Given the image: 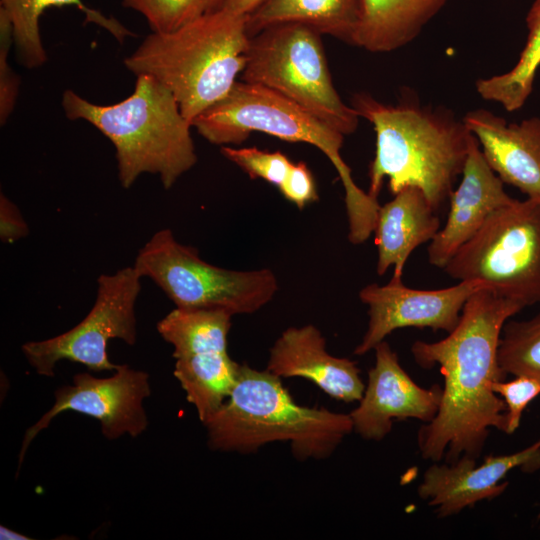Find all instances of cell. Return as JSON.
Instances as JSON below:
<instances>
[{"label": "cell", "instance_id": "6da1fadb", "mask_svg": "<svg viewBox=\"0 0 540 540\" xmlns=\"http://www.w3.org/2000/svg\"><path fill=\"white\" fill-rule=\"evenodd\" d=\"M523 309L481 289L469 297L447 337L413 343L414 360L423 368L439 366L444 378L438 412L418 432L422 458L438 462L445 456L447 463L463 455L477 459L490 429L506 433V406L493 389L506 379L498 347L504 324Z\"/></svg>", "mask_w": 540, "mask_h": 540}, {"label": "cell", "instance_id": "7a4b0ae2", "mask_svg": "<svg viewBox=\"0 0 540 540\" xmlns=\"http://www.w3.org/2000/svg\"><path fill=\"white\" fill-rule=\"evenodd\" d=\"M351 103L376 133L368 194L378 199L387 178L393 195L406 187L419 188L437 211L462 174L474 136L463 118L447 108L414 102L386 105L367 93H356Z\"/></svg>", "mask_w": 540, "mask_h": 540}, {"label": "cell", "instance_id": "3957f363", "mask_svg": "<svg viewBox=\"0 0 540 540\" xmlns=\"http://www.w3.org/2000/svg\"><path fill=\"white\" fill-rule=\"evenodd\" d=\"M249 43L247 16L219 9L174 31L152 32L124 65L166 87L192 126L229 94L245 68Z\"/></svg>", "mask_w": 540, "mask_h": 540}, {"label": "cell", "instance_id": "277c9868", "mask_svg": "<svg viewBox=\"0 0 540 540\" xmlns=\"http://www.w3.org/2000/svg\"><path fill=\"white\" fill-rule=\"evenodd\" d=\"M61 103L68 119L89 122L113 143L123 188L151 173L170 189L197 162L191 124L173 94L152 76L138 75L133 93L112 105L89 102L70 89Z\"/></svg>", "mask_w": 540, "mask_h": 540}, {"label": "cell", "instance_id": "5b68a950", "mask_svg": "<svg viewBox=\"0 0 540 540\" xmlns=\"http://www.w3.org/2000/svg\"><path fill=\"white\" fill-rule=\"evenodd\" d=\"M203 424L211 449L251 453L283 441L299 460L330 456L353 431L350 414L301 406L280 377L246 364H240L228 398Z\"/></svg>", "mask_w": 540, "mask_h": 540}, {"label": "cell", "instance_id": "8992f818", "mask_svg": "<svg viewBox=\"0 0 540 540\" xmlns=\"http://www.w3.org/2000/svg\"><path fill=\"white\" fill-rule=\"evenodd\" d=\"M192 126L207 141L222 146L239 144L251 132L315 146L332 163L344 187L349 241L362 244L373 233L380 205L355 184L341 155L345 136L284 96L262 85L237 81Z\"/></svg>", "mask_w": 540, "mask_h": 540}, {"label": "cell", "instance_id": "52a82bcc", "mask_svg": "<svg viewBox=\"0 0 540 540\" xmlns=\"http://www.w3.org/2000/svg\"><path fill=\"white\" fill-rule=\"evenodd\" d=\"M321 35L300 23L263 29L250 37L242 81L277 92L346 136L360 117L334 87Z\"/></svg>", "mask_w": 540, "mask_h": 540}, {"label": "cell", "instance_id": "ba28073f", "mask_svg": "<svg viewBox=\"0 0 540 540\" xmlns=\"http://www.w3.org/2000/svg\"><path fill=\"white\" fill-rule=\"evenodd\" d=\"M133 266L182 309L251 314L278 290L270 269L238 271L209 264L197 249L178 242L170 229L157 231L139 250Z\"/></svg>", "mask_w": 540, "mask_h": 540}, {"label": "cell", "instance_id": "9c48e42d", "mask_svg": "<svg viewBox=\"0 0 540 540\" xmlns=\"http://www.w3.org/2000/svg\"><path fill=\"white\" fill-rule=\"evenodd\" d=\"M477 280L524 308L540 303V203L526 198L494 211L443 268Z\"/></svg>", "mask_w": 540, "mask_h": 540}, {"label": "cell", "instance_id": "30bf717a", "mask_svg": "<svg viewBox=\"0 0 540 540\" xmlns=\"http://www.w3.org/2000/svg\"><path fill=\"white\" fill-rule=\"evenodd\" d=\"M142 278L134 266L100 275L94 305L81 322L55 337L22 345L29 364L39 375L48 377L54 376L61 360L80 363L92 371L115 370L118 365L109 360L107 344L115 338L135 344V305Z\"/></svg>", "mask_w": 540, "mask_h": 540}, {"label": "cell", "instance_id": "8fae6325", "mask_svg": "<svg viewBox=\"0 0 540 540\" xmlns=\"http://www.w3.org/2000/svg\"><path fill=\"white\" fill-rule=\"evenodd\" d=\"M230 313L175 308L157 323L173 348L174 376L204 423L230 395L240 364L227 351Z\"/></svg>", "mask_w": 540, "mask_h": 540}, {"label": "cell", "instance_id": "7c38bea8", "mask_svg": "<svg viewBox=\"0 0 540 540\" xmlns=\"http://www.w3.org/2000/svg\"><path fill=\"white\" fill-rule=\"evenodd\" d=\"M149 375L128 365H118L114 375L97 378L89 373L74 375L73 384L55 392V403L25 433L19 453L21 465L28 446L64 411H76L97 419L107 439L124 434L140 435L148 426L143 400L150 395Z\"/></svg>", "mask_w": 540, "mask_h": 540}, {"label": "cell", "instance_id": "4fadbf2b", "mask_svg": "<svg viewBox=\"0 0 540 540\" xmlns=\"http://www.w3.org/2000/svg\"><path fill=\"white\" fill-rule=\"evenodd\" d=\"M481 289L487 287L477 280H463L437 290L412 289L395 279L386 285H366L360 290L359 298L368 306L369 322L354 354H366L396 329L415 327L452 332L469 297Z\"/></svg>", "mask_w": 540, "mask_h": 540}, {"label": "cell", "instance_id": "5bb4252c", "mask_svg": "<svg viewBox=\"0 0 540 540\" xmlns=\"http://www.w3.org/2000/svg\"><path fill=\"white\" fill-rule=\"evenodd\" d=\"M375 350V364L359 405L350 413L362 438L380 441L392 429L394 420L417 419L428 423L436 416L442 397L438 385L426 389L412 380L397 354L384 340Z\"/></svg>", "mask_w": 540, "mask_h": 540}, {"label": "cell", "instance_id": "9a60e30c", "mask_svg": "<svg viewBox=\"0 0 540 540\" xmlns=\"http://www.w3.org/2000/svg\"><path fill=\"white\" fill-rule=\"evenodd\" d=\"M515 468L525 472L540 468V439L512 454L490 455L479 465L468 455L452 463L434 462L425 471L418 493L436 508L439 517H448L502 494L508 486L502 480Z\"/></svg>", "mask_w": 540, "mask_h": 540}, {"label": "cell", "instance_id": "2e32d148", "mask_svg": "<svg viewBox=\"0 0 540 540\" xmlns=\"http://www.w3.org/2000/svg\"><path fill=\"white\" fill-rule=\"evenodd\" d=\"M461 175L459 185L449 196L447 220L427 249L428 262L441 269L476 235L494 211L515 200L486 162L475 136Z\"/></svg>", "mask_w": 540, "mask_h": 540}, {"label": "cell", "instance_id": "e0dca14e", "mask_svg": "<svg viewBox=\"0 0 540 540\" xmlns=\"http://www.w3.org/2000/svg\"><path fill=\"white\" fill-rule=\"evenodd\" d=\"M463 121L503 183L540 203V118L508 123L488 110L476 109L469 111Z\"/></svg>", "mask_w": 540, "mask_h": 540}, {"label": "cell", "instance_id": "ac0fdd59", "mask_svg": "<svg viewBox=\"0 0 540 540\" xmlns=\"http://www.w3.org/2000/svg\"><path fill=\"white\" fill-rule=\"evenodd\" d=\"M278 377L310 380L326 394L340 401H360L365 385L360 369L348 358L332 356L315 326L286 329L270 349L267 368Z\"/></svg>", "mask_w": 540, "mask_h": 540}, {"label": "cell", "instance_id": "d6986e66", "mask_svg": "<svg viewBox=\"0 0 540 540\" xmlns=\"http://www.w3.org/2000/svg\"><path fill=\"white\" fill-rule=\"evenodd\" d=\"M441 222L425 194L416 187H406L380 206L374 227L378 275L393 266L392 279L402 280L404 266L411 253L431 241Z\"/></svg>", "mask_w": 540, "mask_h": 540}, {"label": "cell", "instance_id": "ffe728a7", "mask_svg": "<svg viewBox=\"0 0 540 540\" xmlns=\"http://www.w3.org/2000/svg\"><path fill=\"white\" fill-rule=\"evenodd\" d=\"M354 45L373 53L412 42L449 0H361Z\"/></svg>", "mask_w": 540, "mask_h": 540}, {"label": "cell", "instance_id": "44dd1931", "mask_svg": "<svg viewBox=\"0 0 540 540\" xmlns=\"http://www.w3.org/2000/svg\"><path fill=\"white\" fill-rule=\"evenodd\" d=\"M361 12V0H264L247 15V32L253 37L272 25L300 23L354 45Z\"/></svg>", "mask_w": 540, "mask_h": 540}, {"label": "cell", "instance_id": "7402d4cb", "mask_svg": "<svg viewBox=\"0 0 540 540\" xmlns=\"http://www.w3.org/2000/svg\"><path fill=\"white\" fill-rule=\"evenodd\" d=\"M73 6L85 17V23L96 24L116 40L123 43L134 33L123 26L114 17H107L101 11L87 6L82 0H0L13 26L14 44L20 62L29 69L38 68L47 61V54L42 44L39 20L43 12L50 7Z\"/></svg>", "mask_w": 540, "mask_h": 540}, {"label": "cell", "instance_id": "603a6c76", "mask_svg": "<svg viewBox=\"0 0 540 540\" xmlns=\"http://www.w3.org/2000/svg\"><path fill=\"white\" fill-rule=\"evenodd\" d=\"M527 40L517 63L508 72L476 81L477 93L497 102L508 112L523 107L533 90L540 66V0H534L527 15Z\"/></svg>", "mask_w": 540, "mask_h": 540}, {"label": "cell", "instance_id": "cb8c5ba5", "mask_svg": "<svg viewBox=\"0 0 540 540\" xmlns=\"http://www.w3.org/2000/svg\"><path fill=\"white\" fill-rule=\"evenodd\" d=\"M498 363L506 376L526 375L540 381V311L529 319L504 324Z\"/></svg>", "mask_w": 540, "mask_h": 540}, {"label": "cell", "instance_id": "d4e9b609", "mask_svg": "<svg viewBox=\"0 0 540 540\" xmlns=\"http://www.w3.org/2000/svg\"><path fill=\"white\" fill-rule=\"evenodd\" d=\"M224 0H121L140 13L152 32H171L222 8Z\"/></svg>", "mask_w": 540, "mask_h": 540}, {"label": "cell", "instance_id": "484cf974", "mask_svg": "<svg viewBox=\"0 0 540 540\" xmlns=\"http://www.w3.org/2000/svg\"><path fill=\"white\" fill-rule=\"evenodd\" d=\"M220 152L245 171L251 179L260 178L277 187L281 185L292 165L288 157L279 151L222 146Z\"/></svg>", "mask_w": 540, "mask_h": 540}, {"label": "cell", "instance_id": "4316f807", "mask_svg": "<svg viewBox=\"0 0 540 540\" xmlns=\"http://www.w3.org/2000/svg\"><path fill=\"white\" fill-rule=\"evenodd\" d=\"M493 389L505 403L506 434H512L520 426L524 410L540 395V381L530 376L518 375L509 381H497Z\"/></svg>", "mask_w": 540, "mask_h": 540}, {"label": "cell", "instance_id": "83f0119b", "mask_svg": "<svg viewBox=\"0 0 540 540\" xmlns=\"http://www.w3.org/2000/svg\"><path fill=\"white\" fill-rule=\"evenodd\" d=\"M14 43L13 26L6 11L0 7V123L4 125L12 113L19 94L20 79L8 64V54Z\"/></svg>", "mask_w": 540, "mask_h": 540}, {"label": "cell", "instance_id": "f1b7e54d", "mask_svg": "<svg viewBox=\"0 0 540 540\" xmlns=\"http://www.w3.org/2000/svg\"><path fill=\"white\" fill-rule=\"evenodd\" d=\"M278 188L282 195L299 209L318 199L313 175L304 162L292 163Z\"/></svg>", "mask_w": 540, "mask_h": 540}, {"label": "cell", "instance_id": "f546056e", "mask_svg": "<svg viewBox=\"0 0 540 540\" xmlns=\"http://www.w3.org/2000/svg\"><path fill=\"white\" fill-rule=\"evenodd\" d=\"M29 228L16 205L3 193L0 196V238L11 243L26 237Z\"/></svg>", "mask_w": 540, "mask_h": 540}, {"label": "cell", "instance_id": "4dcf8cb0", "mask_svg": "<svg viewBox=\"0 0 540 540\" xmlns=\"http://www.w3.org/2000/svg\"><path fill=\"white\" fill-rule=\"evenodd\" d=\"M264 0H224L222 8L234 13L247 16Z\"/></svg>", "mask_w": 540, "mask_h": 540}, {"label": "cell", "instance_id": "1f68e13d", "mask_svg": "<svg viewBox=\"0 0 540 540\" xmlns=\"http://www.w3.org/2000/svg\"><path fill=\"white\" fill-rule=\"evenodd\" d=\"M0 538L1 539H9V540H22V539H30L29 537L22 535L20 533H17L7 527L1 526L0 527Z\"/></svg>", "mask_w": 540, "mask_h": 540}, {"label": "cell", "instance_id": "d6a6232c", "mask_svg": "<svg viewBox=\"0 0 540 540\" xmlns=\"http://www.w3.org/2000/svg\"><path fill=\"white\" fill-rule=\"evenodd\" d=\"M538 518H540V512H539Z\"/></svg>", "mask_w": 540, "mask_h": 540}]
</instances>
